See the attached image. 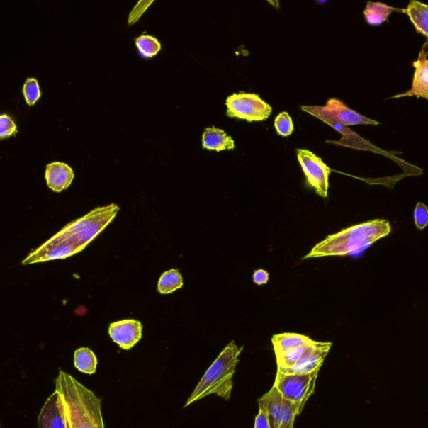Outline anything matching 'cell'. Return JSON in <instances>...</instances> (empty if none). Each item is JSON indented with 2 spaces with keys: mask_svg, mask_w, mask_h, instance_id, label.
<instances>
[{
  "mask_svg": "<svg viewBox=\"0 0 428 428\" xmlns=\"http://www.w3.org/2000/svg\"><path fill=\"white\" fill-rule=\"evenodd\" d=\"M119 210L120 208L114 203L93 209L85 216L68 223L57 235L32 251L22 264L64 259L81 252L113 221Z\"/></svg>",
  "mask_w": 428,
  "mask_h": 428,
  "instance_id": "1",
  "label": "cell"
},
{
  "mask_svg": "<svg viewBox=\"0 0 428 428\" xmlns=\"http://www.w3.org/2000/svg\"><path fill=\"white\" fill-rule=\"evenodd\" d=\"M55 390L62 395L71 428H105L101 412V399L74 379L59 370Z\"/></svg>",
  "mask_w": 428,
  "mask_h": 428,
  "instance_id": "2",
  "label": "cell"
},
{
  "mask_svg": "<svg viewBox=\"0 0 428 428\" xmlns=\"http://www.w3.org/2000/svg\"><path fill=\"white\" fill-rule=\"evenodd\" d=\"M392 226L385 220H375L347 227L330 235L305 255L304 259L345 256L368 247L375 242L388 236Z\"/></svg>",
  "mask_w": 428,
  "mask_h": 428,
  "instance_id": "3",
  "label": "cell"
},
{
  "mask_svg": "<svg viewBox=\"0 0 428 428\" xmlns=\"http://www.w3.org/2000/svg\"><path fill=\"white\" fill-rule=\"evenodd\" d=\"M243 350L244 347H239L235 342H230L208 367L184 407L210 395H215L227 401L230 400L234 388L232 378Z\"/></svg>",
  "mask_w": 428,
  "mask_h": 428,
  "instance_id": "4",
  "label": "cell"
},
{
  "mask_svg": "<svg viewBox=\"0 0 428 428\" xmlns=\"http://www.w3.org/2000/svg\"><path fill=\"white\" fill-rule=\"evenodd\" d=\"M319 371L309 374H299L277 371L274 387L278 390L283 398L296 404L302 412L307 401L315 393Z\"/></svg>",
  "mask_w": 428,
  "mask_h": 428,
  "instance_id": "5",
  "label": "cell"
},
{
  "mask_svg": "<svg viewBox=\"0 0 428 428\" xmlns=\"http://www.w3.org/2000/svg\"><path fill=\"white\" fill-rule=\"evenodd\" d=\"M258 405L266 413L269 428H294L295 417L301 413L297 405L283 398L274 385L258 400Z\"/></svg>",
  "mask_w": 428,
  "mask_h": 428,
  "instance_id": "6",
  "label": "cell"
},
{
  "mask_svg": "<svg viewBox=\"0 0 428 428\" xmlns=\"http://www.w3.org/2000/svg\"><path fill=\"white\" fill-rule=\"evenodd\" d=\"M227 115L232 118L247 120L249 123L263 122L271 115V105L260 98L257 94L239 93L227 97Z\"/></svg>",
  "mask_w": 428,
  "mask_h": 428,
  "instance_id": "7",
  "label": "cell"
},
{
  "mask_svg": "<svg viewBox=\"0 0 428 428\" xmlns=\"http://www.w3.org/2000/svg\"><path fill=\"white\" fill-rule=\"evenodd\" d=\"M302 109L316 116L320 120H330L343 125H379L374 120L356 113L349 108L342 101L337 99H330L325 106H303Z\"/></svg>",
  "mask_w": 428,
  "mask_h": 428,
  "instance_id": "8",
  "label": "cell"
},
{
  "mask_svg": "<svg viewBox=\"0 0 428 428\" xmlns=\"http://www.w3.org/2000/svg\"><path fill=\"white\" fill-rule=\"evenodd\" d=\"M297 157L306 176L307 183L320 197L327 198L329 189V176L332 169L320 157L306 149H297Z\"/></svg>",
  "mask_w": 428,
  "mask_h": 428,
  "instance_id": "9",
  "label": "cell"
},
{
  "mask_svg": "<svg viewBox=\"0 0 428 428\" xmlns=\"http://www.w3.org/2000/svg\"><path fill=\"white\" fill-rule=\"evenodd\" d=\"M38 428H71L58 390L50 395L38 417Z\"/></svg>",
  "mask_w": 428,
  "mask_h": 428,
  "instance_id": "10",
  "label": "cell"
},
{
  "mask_svg": "<svg viewBox=\"0 0 428 428\" xmlns=\"http://www.w3.org/2000/svg\"><path fill=\"white\" fill-rule=\"evenodd\" d=\"M109 334L120 348L129 351L137 345L142 337V325L136 320H123L111 323Z\"/></svg>",
  "mask_w": 428,
  "mask_h": 428,
  "instance_id": "11",
  "label": "cell"
},
{
  "mask_svg": "<svg viewBox=\"0 0 428 428\" xmlns=\"http://www.w3.org/2000/svg\"><path fill=\"white\" fill-rule=\"evenodd\" d=\"M332 347V342H315L310 351L293 368L282 372L309 374L320 371Z\"/></svg>",
  "mask_w": 428,
  "mask_h": 428,
  "instance_id": "12",
  "label": "cell"
},
{
  "mask_svg": "<svg viewBox=\"0 0 428 428\" xmlns=\"http://www.w3.org/2000/svg\"><path fill=\"white\" fill-rule=\"evenodd\" d=\"M415 68L413 76L412 86L410 90L392 97V98H400L405 96L422 97L428 100V59L424 48L420 51L419 57L412 63Z\"/></svg>",
  "mask_w": 428,
  "mask_h": 428,
  "instance_id": "13",
  "label": "cell"
},
{
  "mask_svg": "<svg viewBox=\"0 0 428 428\" xmlns=\"http://www.w3.org/2000/svg\"><path fill=\"white\" fill-rule=\"evenodd\" d=\"M45 176L48 187L55 193H60L69 187L74 174L72 167L67 164L55 162L46 166Z\"/></svg>",
  "mask_w": 428,
  "mask_h": 428,
  "instance_id": "14",
  "label": "cell"
},
{
  "mask_svg": "<svg viewBox=\"0 0 428 428\" xmlns=\"http://www.w3.org/2000/svg\"><path fill=\"white\" fill-rule=\"evenodd\" d=\"M314 339L309 337L296 333H283L274 334L272 337L276 356H281L286 353L295 350L302 346L312 342Z\"/></svg>",
  "mask_w": 428,
  "mask_h": 428,
  "instance_id": "15",
  "label": "cell"
},
{
  "mask_svg": "<svg viewBox=\"0 0 428 428\" xmlns=\"http://www.w3.org/2000/svg\"><path fill=\"white\" fill-rule=\"evenodd\" d=\"M202 142L203 148L208 150L221 152L235 148L234 139L223 130L214 127L205 129L203 134Z\"/></svg>",
  "mask_w": 428,
  "mask_h": 428,
  "instance_id": "16",
  "label": "cell"
},
{
  "mask_svg": "<svg viewBox=\"0 0 428 428\" xmlns=\"http://www.w3.org/2000/svg\"><path fill=\"white\" fill-rule=\"evenodd\" d=\"M323 122L327 123L337 131L342 134L343 138L341 142H337L339 145L346 146L351 148L360 149V150H367L376 152H384L378 150L376 147L371 145L369 142L365 140L362 137L358 136V135L352 132L351 129H349L346 125L332 122V120H325Z\"/></svg>",
  "mask_w": 428,
  "mask_h": 428,
  "instance_id": "17",
  "label": "cell"
},
{
  "mask_svg": "<svg viewBox=\"0 0 428 428\" xmlns=\"http://www.w3.org/2000/svg\"><path fill=\"white\" fill-rule=\"evenodd\" d=\"M418 33L428 39V6L421 2L411 1L405 11Z\"/></svg>",
  "mask_w": 428,
  "mask_h": 428,
  "instance_id": "18",
  "label": "cell"
},
{
  "mask_svg": "<svg viewBox=\"0 0 428 428\" xmlns=\"http://www.w3.org/2000/svg\"><path fill=\"white\" fill-rule=\"evenodd\" d=\"M97 364H98V361H97L96 356L89 348L81 347L74 351V367L82 373L94 375L96 372Z\"/></svg>",
  "mask_w": 428,
  "mask_h": 428,
  "instance_id": "19",
  "label": "cell"
},
{
  "mask_svg": "<svg viewBox=\"0 0 428 428\" xmlns=\"http://www.w3.org/2000/svg\"><path fill=\"white\" fill-rule=\"evenodd\" d=\"M315 341H313L307 344V345L302 346L294 351L288 352L285 355L277 356V371H286L293 368L310 351V349L315 345Z\"/></svg>",
  "mask_w": 428,
  "mask_h": 428,
  "instance_id": "20",
  "label": "cell"
},
{
  "mask_svg": "<svg viewBox=\"0 0 428 428\" xmlns=\"http://www.w3.org/2000/svg\"><path fill=\"white\" fill-rule=\"evenodd\" d=\"M393 11V8L384 4L369 2L365 9L364 16L366 22L371 26H380L388 21Z\"/></svg>",
  "mask_w": 428,
  "mask_h": 428,
  "instance_id": "21",
  "label": "cell"
},
{
  "mask_svg": "<svg viewBox=\"0 0 428 428\" xmlns=\"http://www.w3.org/2000/svg\"><path fill=\"white\" fill-rule=\"evenodd\" d=\"M183 276L178 269H170L162 274L158 281L157 291L162 295L171 294L183 288Z\"/></svg>",
  "mask_w": 428,
  "mask_h": 428,
  "instance_id": "22",
  "label": "cell"
},
{
  "mask_svg": "<svg viewBox=\"0 0 428 428\" xmlns=\"http://www.w3.org/2000/svg\"><path fill=\"white\" fill-rule=\"evenodd\" d=\"M137 47L139 52L145 58H151L159 52L161 43L155 37L142 35L136 39Z\"/></svg>",
  "mask_w": 428,
  "mask_h": 428,
  "instance_id": "23",
  "label": "cell"
},
{
  "mask_svg": "<svg viewBox=\"0 0 428 428\" xmlns=\"http://www.w3.org/2000/svg\"><path fill=\"white\" fill-rule=\"evenodd\" d=\"M23 94H24L28 105L33 106L36 103L41 96L39 84L36 79H27L24 87H23Z\"/></svg>",
  "mask_w": 428,
  "mask_h": 428,
  "instance_id": "24",
  "label": "cell"
},
{
  "mask_svg": "<svg viewBox=\"0 0 428 428\" xmlns=\"http://www.w3.org/2000/svg\"><path fill=\"white\" fill-rule=\"evenodd\" d=\"M274 128L276 132L282 137H288L294 132V123H293L291 116L286 111H283L276 116L274 120Z\"/></svg>",
  "mask_w": 428,
  "mask_h": 428,
  "instance_id": "25",
  "label": "cell"
},
{
  "mask_svg": "<svg viewBox=\"0 0 428 428\" xmlns=\"http://www.w3.org/2000/svg\"><path fill=\"white\" fill-rule=\"evenodd\" d=\"M17 133V125L11 116L6 114L0 116V138H8Z\"/></svg>",
  "mask_w": 428,
  "mask_h": 428,
  "instance_id": "26",
  "label": "cell"
},
{
  "mask_svg": "<svg viewBox=\"0 0 428 428\" xmlns=\"http://www.w3.org/2000/svg\"><path fill=\"white\" fill-rule=\"evenodd\" d=\"M414 222L418 230H422L428 225V208L423 203H418L413 213Z\"/></svg>",
  "mask_w": 428,
  "mask_h": 428,
  "instance_id": "27",
  "label": "cell"
},
{
  "mask_svg": "<svg viewBox=\"0 0 428 428\" xmlns=\"http://www.w3.org/2000/svg\"><path fill=\"white\" fill-rule=\"evenodd\" d=\"M152 3L153 0H142V1H139L137 6L133 8L132 12L130 13L128 24L132 25L136 23Z\"/></svg>",
  "mask_w": 428,
  "mask_h": 428,
  "instance_id": "28",
  "label": "cell"
},
{
  "mask_svg": "<svg viewBox=\"0 0 428 428\" xmlns=\"http://www.w3.org/2000/svg\"><path fill=\"white\" fill-rule=\"evenodd\" d=\"M269 280V274L264 269H257L253 274V281L258 286L266 285Z\"/></svg>",
  "mask_w": 428,
  "mask_h": 428,
  "instance_id": "29",
  "label": "cell"
}]
</instances>
